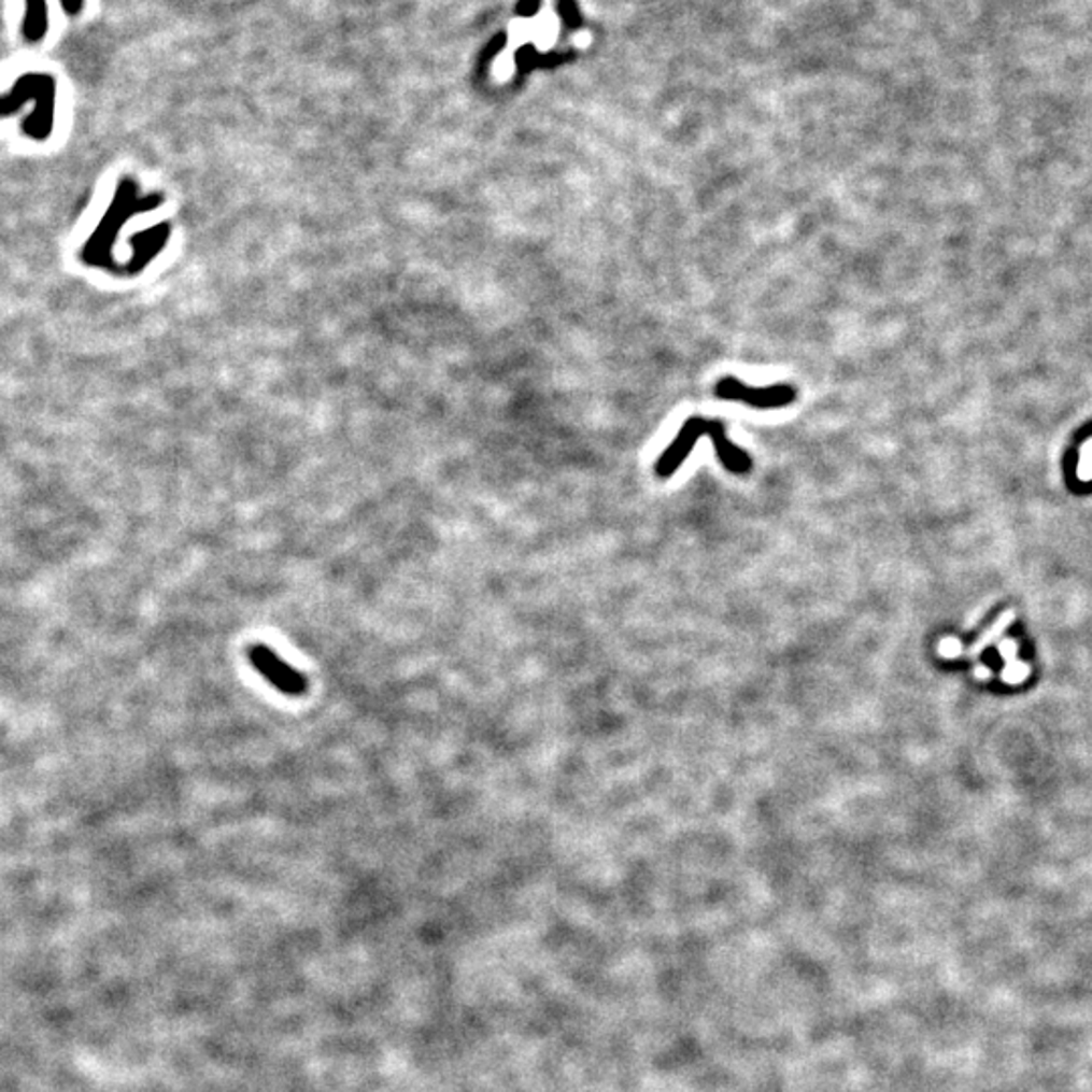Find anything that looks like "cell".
<instances>
[{
	"label": "cell",
	"instance_id": "1",
	"mask_svg": "<svg viewBox=\"0 0 1092 1092\" xmlns=\"http://www.w3.org/2000/svg\"><path fill=\"white\" fill-rule=\"evenodd\" d=\"M55 94L57 85L49 73H27L20 75L17 84L13 85L11 91L0 96V116L15 114L25 101H34V112L27 119L25 130L33 134L37 140H45L53 126V112H55Z\"/></svg>",
	"mask_w": 1092,
	"mask_h": 1092
},
{
	"label": "cell",
	"instance_id": "3",
	"mask_svg": "<svg viewBox=\"0 0 1092 1092\" xmlns=\"http://www.w3.org/2000/svg\"><path fill=\"white\" fill-rule=\"evenodd\" d=\"M714 397L721 401L749 405L753 409H781L795 401L797 393L791 385H769V387H749L737 377H723L714 385Z\"/></svg>",
	"mask_w": 1092,
	"mask_h": 1092
},
{
	"label": "cell",
	"instance_id": "6",
	"mask_svg": "<svg viewBox=\"0 0 1092 1092\" xmlns=\"http://www.w3.org/2000/svg\"><path fill=\"white\" fill-rule=\"evenodd\" d=\"M1009 620H1013V613H1006V615H1004V618H1002V620L997 622V625L993 627L992 632H990L988 636H983V638H981V641H977L974 648H972V655L979 654V652H981V650H983V648H985L988 643H992L993 639L997 638V636H999V634H1002V632L1006 629V625H1008Z\"/></svg>",
	"mask_w": 1092,
	"mask_h": 1092
},
{
	"label": "cell",
	"instance_id": "5",
	"mask_svg": "<svg viewBox=\"0 0 1092 1092\" xmlns=\"http://www.w3.org/2000/svg\"><path fill=\"white\" fill-rule=\"evenodd\" d=\"M25 17L20 25V33L27 43H39L45 39L49 29V13H47V0H25Z\"/></svg>",
	"mask_w": 1092,
	"mask_h": 1092
},
{
	"label": "cell",
	"instance_id": "2",
	"mask_svg": "<svg viewBox=\"0 0 1092 1092\" xmlns=\"http://www.w3.org/2000/svg\"><path fill=\"white\" fill-rule=\"evenodd\" d=\"M710 437L712 445H714V452L717 454H724L728 448H731V439L726 436V425L723 421L705 420V417H689V420L682 423L678 436L673 437L672 443L662 452V455L657 457L655 462V473L660 478H670L676 471L680 470V466L686 462L698 439L700 437Z\"/></svg>",
	"mask_w": 1092,
	"mask_h": 1092
},
{
	"label": "cell",
	"instance_id": "4",
	"mask_svg": "<svg viewBox=\"0 0 1092 1092\" xmlns=\"http://www.w3.org/2000/svg\"><path fill=\"white\" fill-rule=\"evenodd\" d=\"M250 662L253 668L266 678L269 684L286 696H302L308 690V680L300 670L289 666L268 646H253L250 650Z\"/></svg>",
	"mask_w": 1092,
	"mask_h": 1092
}]
</instances>
